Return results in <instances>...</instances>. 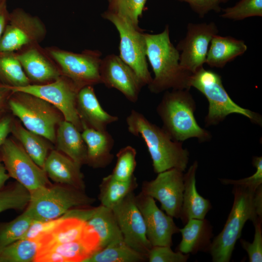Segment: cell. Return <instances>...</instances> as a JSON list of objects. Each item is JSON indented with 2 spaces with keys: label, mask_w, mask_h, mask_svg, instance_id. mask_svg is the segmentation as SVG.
Returning <instances> with one entry per match:
<instances>
[{
  "label": "cell",
  "mask_w": 262,
  "mask_h": 262,
  "mask_svg": "<svg viewBox=\"0 0 262 262\" xmlns=\"http://www.w3.org/2000/svg\"><path fill=\"white\" fill-rule=\"evenodd\" d=\"M14 123L12 116L5 114V111L0 112V147L11 133Z\"/></svg>",
  "instance_id": "obj_44"
},
{
  "label": "cell",
  "mask_w": 262,
  "mask_h": 262,
  "mask_svg": "<svg viewBox=\"0 0 262 262\" xmlns=\"http://www.w3.org/2000/svg\"><path fill=\"white\" fill-rule=\"evenodd\" d=\"M31 198L30 192L16 182L0 189V213L8 210H21L27 207Z\"/></svg>",
  "instance_id": "obj_35"
},
{
  "label": "cell",
  "mask_w": 262,
  "mask_h": 262,
  "mask_svg": "<svg viewBox=\"0 0 262 262\" xmlns=\"http://www.w3.org/2000/svg\"><path fill=\"white\" fill-rule=\"evenodd\" d=\"M134 175L130 180L123 181L115 178L111 174L104 177L99 184L98 199L100 204L112 209L127 195L137 187Z\"/></svg>",
  "instance_id": "obj_30"
},
{
  "label": "cell",
  "mask_w": 262,
  "mask_h": 262,
  "mask_svg": "<svg viewBox=\"0 0 262 262\" xmlns=\"http://www.w3.org/2000/svg\"><path fill=\"white\" fill-rule=\"evenodd\" d=\"M11 133L28 155L43 169L51 147L46 139L14 122Z\"/></svg>",
  "instance_id": "obj_29"
},
{
  "label": "cell",
  "mask_w": 262,
  "mask_h": 262,
  "mask_svg": "<svg viewBox=\"0 0 262 262\" xmlns=\"http://www.w3.org/2000/svg\"><path fill=\"white\" fill-rule=\"evenodd\" d=\"M252 164L256 168L255 172L251 176L239 180L219 179L221 183L224 185H232L243 186L253 191L262 185V157L254 156L252 159Z\"/></svg>",
  "instance_id": "obj_39"
},
{
  "label": "cell",
  "mask_w": 262,
  "mask_h": 262,
  "mask_svg": "<svg viewBox=\"0 0 262 262\" xmlns=\"http://www.w3.org/2000/svg\"><path fill=\"white\" fill-rule=\"evenodd\" d=\"M136 204L145 221L147 238L153 246H172V236L180 232L173 218L157 206L152 197L141 192L135 196Z\"/></svg>",
  "instance_id": "obj_16"
},
{
  "label": "cell",
  "mask_w": 262,
  "mask_h": 262,
  "mask_svg": "<svg viewBox=\"0 0 262 262\" xmlns=\"http://www.w3.org/2000/svg\"><path fill=\"white\" fill-rule=\"evenodd\" d=\"M81 166L62 152L51 149L45 161L43 169L48 178L55 183L85 191Z\"/></svg>",
  "instance_id": "obj_21"
},
{
  "label": "cell",
  "mask_w": 262,
  "mask_h": 262,
  "mask_svg": "<svg viewBox=\"0 0 262 262\" xmlns=\"http://www.w3.org/2000/svg\"><path fill=\"white\" fill-rule=\"evenodd\" d=\"M0 160L10 178L16 180L30 194L51 184L44 170L13 139L7 138L0 147Z\"/></svg>",
  "instance_id": "obj_10"
},
{
  "label": "cell",
  "mask_w": 262,
  "mask_h": 262,
  "mask_svg": "<svg viewBox=\"0 0 262 262\" xmlns=\"http://www.w3.org/2000/svg\"><path fill=\"white\" fill-rule=\"evenodd\" d=\"M126 123L130 133L141 137L145 141L156 173L172 168L185 171L189 152L183 147L182 142L173 140L162 128L135 110L127 117Z\"/></svg>",
  "instance_id": "obj_3"
},
{
  "label": "cell",
  "mask_w": 262,
  "mask_h": 262,
  "mask_svg": "<svg viewBox=\"0 0 262 262\" xmlns=\"http://www.w3.org/2000/svg\"><path fill=\"white\" fill-rule=\"evenodd\" d=\"M86 146V164L94 168H105L113 161L111 151L114 140L107 130L99 131L84 127L82 131Z\"/></svg>",
  "instance_id": "obj_24"
},
{
  "label": "cell",
  "mask_w": 262,
  "mask_h": 262,
  "mask_svg": "<svg viewBox=\"0 0 262 262\" xmlns=\"http://www.w3.org/2000/svg\"><path fill=\"white\" fill-rule=\"evenodd\" d=\"M198 162L195 161L184 174V191L180 218L185 224L190 219L205 218L212 208L209 200L204 198L196 188V172Z\"/></svg>",
  "instance_id": "obj_23"
},
{
  "label": "cell",
  "mask_w": 262,
  "mask_h": 262,
  "mask_svg": "<svg viewBox=\"0 0 262 262\" xmlns=\"http://www.w3.org/2000/svg\"><path fill=\"white\" fill-rule=\"evenodd\" d=\"M12 92L5 85L0 84V112L4 110L6 105L8 106V100Z\"/></svg>",
  "instance_id": "obj_46"
},
{
  "label": "cell",
  "mask_w": 262,
  "mask_h": 262,
  "mask_svg": "<svg viewBox=\"0 0 262 262\" xmlns=\"http://www.w3.org/2000/svg\"><path fill=\"white\" fill-rule=\"evenodd\" d=\"M228 0H219V1H220V3L226 2Z\"/></svg>",
  "instance_id": "obj_48"
},
{
  "label": "cell",
  "mask_w": 262,
  "mask_h": 262,
  "mask_svg": "<svg viewBox=\"0 0 262 262\" xmlns=\"http://www.w3.org/2000/svg\"><path fill=\"white\" fill-rule=\"evenodd\" d=\"M91 229L83 219L65 214L54 228L38 238V252L55 245L80 239Z\"/></svg>",
  "instance_id": "obj_22"
},
{
  "label": "cell",
  "mask_w": 262,
  "mask_h": 262,
  "mask_svg": "<svg viewBox=\"0 0 262 262\" xmlns=\"http://www.w3.org/2000/svg\"><path fill=\"white\" fill-rule=\"evenodd\" d=\"M187 3L199 17L203 18L211 11L220 12L221 8L219 0H177Z\"/></svg>",
  "instance_id": "obj_42"
},
{
  "label": "cell",
  "mask_w": 262,
  "mask_h": 262,
  "mask_svg": "<svg viewBox=\"0 0 262 262\" xmlns=\"http://www.w3.org/2000/svg\"><path fill=\"white\" fill-rule=\"evenodd\" d=\"M193 87L206 98L209 103L205 116V126L216 125L231 114L242 115L252 123L262 126V116L258 113L241 107L230 97L225 89L221 77L216 72L204 67L192 74L189 81Z\"/></svg>",
  "instance_id": "obj_5"
},
{
  "label": "cell",
  "mask_w": 262,
  "mask_h": 262,
  "mask_svg": "<svg viewBox=\"0 0 262 262\" xmlns=\"http://www.w3.org/2000/svg\"><path fill=\"white\" fill-rule=\"evenodd\" d=\"M247 49L244 40L217 34L211 41L205 63L212 67L223 68L228 63L245 53Z\"/></svg>",
  "instance_id": "obj_28"
},
{
  "label": "cell",
  "mask_w": 262,
  "mask_h": 262,
  "mask_svg": "<svg viewBox=\"0 0 262 262\" xmlns=\"http://www.w3.org/2000/svg\"><path fill=\"white\" fill-rule=\"evenodd\" d=\"M34 220L30 213L25 210L14 220L0 223V251L21 239Z\"/></svg>",
  "instance_id": "obj_34"
},
{
  "label": "cell",
  "mask_w": 262,
  "mask_h": 262,
  "mask_svg": "<svg viewBox=\"0 0 262 262\" xmlns=\"http://www.w3.org/2000/svg\"><path fill=\"white\" fill-rule=\"evenodd\" d=\"M10 178L3 164L0 160V189L2 188L6 181Z\"/></svg>",
  "instance_id": "obj_47"
},
{
  "label": "cell",
  "mask_w": 262,
  "mask_h": 262,
  "mask_svg": "<svg viewBox=\"0 0 262 262\" xmlns=\"http://www.w3.org/2000/svg\"><path fill=\"white\" fill-rule=\"evenodd\" d=\"M72 123L65 119L56 132L57 150L82 166L86 163V146L82 133Z\"/></svg>",
  "instance_id": "obj_27"
},
{
  "label": "cell",
  "mask_w": 262,
  "mask_h": 262,
  "mask_svg": "<svg viewBox=\"0 0 262 262\" xmlns=\"http://www.w3.org/2000/svg\"><path fill=\"white\" fill-rule=\"evenodd\" d=\"M262 218H259L253 224L254 237L252 243L244 239L240 240L242 247L247 253L250 262H262Z\"/></svg>",
  "instance_id": "obj_41"
},
{
  "label": "cell",
  "mask_w": 262,
  "mask_h": 262,
  "mask_svg": "<svg viewBox=\"0 0 262 262\" xmlns=\"http://www.w3.org/2000/svg\"><path fill=\"white\" fill-rule=\"evenodd\" d=\"M10 23L0 38V52H13L40 41L45 34V27L36 17L17 9L9 15Z\"/></svg>",
  "instance_id": "obj_15"
},
{
  "label": "cell",
  "mask_w": 262,
  "mask_h": 262,
  "mask_svg": "<svg viewBox=\"0 0 262 262\" xmlns=\"http://www.w3.org/2000/svg\"><path fill=\"white\" fill-rule=\"evenodd\" d=\"M218 33L214 22L188 23L185 37L176 47L180 52L181 66L191 74L203 67L211 41Z\"/></svg>",
  "instance_id": "obj_12"
},
{
  "label": "cell",
  "mask_w": 262,
  "mask_h": 262,
  "mask_svg": "<svg viewBox=\"0 0 262 262\" xmlns=\"http://www.w3.org/2000/svg\"><path fill=\"white\" fill-rule=\"evenodd\" d=\"M184 174L176 168L160 173L142 183L141 192L159 201L161 208L173 218H180L184 191Z\"/></svg>",
  "instance_id": "obj_13"
},
{
  "label": "cell",
  "mask_w": 262,
  "mask_h": 262,
  "mask_svg": "<svg viewBox=\"0 0 262 262\" xmlns=\"http://www.w3.org/2000/svg\"><path fill=\"white\" fill-rule=\"evenodd\" d=\"M9 16L5 0H2L0 2V38L4 32Z\"/></svg>",
  "instance_id": "obj_45"
},
{
  "label": "cell",
  "mask_w": 262,
  "mask_h": 262,
  "mask_svg": "<svg viewBox=\"0 0 262 262\" xmlns=\"http://www.w3.org/2000/svg\"><path fill=\"white\" fill-rule=\"evenodd\" d=\"M147 257L132 248L123 240L112 243L96 252L85 262H144Z\"/></svg>",
  "instance_id": "obj_31"
},
{
  "label": "cell",
  "mask_w": 262,
  "mask_h": 262,
  "mask_svg": "<svg viewBox=\"0 0 262 262\" xmlns=\"http://www.w3.org/2000/svg\"><path fill=\"white\" fill-rule=\"evenodd\" d=\"M99 73L101 83L121 92L131 102L138 99L145 85L132 69L119 55L111 54L101 59Z\"/></svg>",
  "instance_id": "obj_17"
},
{
  "label": "cell",
  "mask_w": 262,
  "mask_h": 262,
  "mask_svg": "<svg viewBox=\"0 0 262 262\" xmlns=\"http://www.w3.org/2000/svg\"><path fill=\"white\" fill-rule=\"evenodd\" d=\"M234 201L222 231L211 242L208 251L213 262L230 261L237 241L248 220L254 224L262 218V185L256 191L233 185Z\"/></svg>",
  "instance_id": "obj_1"
},
{
  "label": "cell",
  "mask_w": 262,
  "mask_h": 262,
  "mask_svg": "<svg viewBox=\"0 0 262 262\" xmlns=\"http://www.w3.org/2000/svg\"><path fill=\"white\" fill-rule=\"evenodd\" d=\"M72 213L85 220L96 233L99 239L100 249L112 243L123 240L111 209L100 204L96 207L88 206L76 208L72 210Z\"/></svg>",
  "instance_id": "obj_19"
},
{
  "label": "cell",
  "mask_w": 262,
  "mask_h": 262,
  "mask_svg": "<svg viewBox=\"0 0 262 262\" xmlns=\"http://www.w3.org/2000/svg\"><path fill=\"white\" fill-rule=\"evenodd\" d=\"M0 81L2 84L18 87L30 84L16 54L0 52Z\"/></svg>",
  "instance_id": "obj_32"
},
{
  "label": "cell",
  "mask_w": 262,
  "mask_h": 262,
  "mask_svg": "<svg viewBox=\"0 0 262 262\" xmlns=\"http://www.w3.org/2000/svg\"><path fill=\"white\" fill-rule=\"evenodd\" d=\"M5 86L12 92L27 93L46 100L62 113L65 120L72 123L82 131L83 127L77 110V98L80 89L65 76H61L45 83H30L18 87Z\"/></svg>",
  "instance_id": "obj_9"
},
{
  "label": "cell",
  "mask_w": 262,
  "mask_h": 262,
  "mask_svg": "<svg viewBox=\"0 0 262 262\" xmlns=\"http://www.w3.org/2000/svg\"><path fill=\"white\" fill-rule=\"evenodd\" d=\"M147 0H108L107 11L119 16L137 28Z\"/></svg>",
  "instance_id": "obj_36"
},
{
  "label": "cell",
  "mask_w": 262,
  "mask_h": 262,
  "mask_svg": "<svg viewBox=\"0 0 262 262\" xmlns=\"http://www.w3.org/2000/svg\"><path fill=\"white\" fill-rule=\"evenodd\" d=\"M30 194L26 210L36 221L58 218L72 209L91 206L96 200L85 191L57 183L42 187Z\"/></svg>",
  "instance_id": "obj_6"
},
{
  "label": "cell",
  "mask_w": 262,
  "mask_h": 262,
  "mask_svg": "<svg viewBox=\"0 0 262 262\" xmlns=\"http://www.w3.org/2000/svg\"><path fill=\"white\" fill-rule=\"evenodd\" d=\"M77 112L83 128L88 127L104 131L108 125L117 121V116L112 115L101 107L92 85L81 88L77 98Z\"/></svg>",
  "instance_id": "obj_20"
},
{
  "label": "cell",
  "mask_w": 262,
  "mask_h": 262,
  "mask_svg": "<svg viewBox=\"0 0 262 262\" xmlns=\"http://www.w3.org/2000/svg\"><path fill=\"white\" fill-rule=\"evenodd\" d=\"M223 18L241 20L253 16H262V0H240L232 7L223 9Z\"/></svg>",
  "instance_id": "obj_38"
},
{
  "label": "cell",
  "mask_w": 262,
  "mask_h": 262,
  "mask_svg": "<svg viewBox=\"0 0 262 262\" xmlns=\"http://www.w3.org/2000/svg\"><path fill=\"white\" fill-rule=\"evenodd\" d=\"M8 106L26 129L55 143L56 127L64 118L53 105L30 94L15 92L9 98Z\"/></svg>",
  "instance_id": "obj_7"
},
{
  "label": "cell",
  "mask_w": 262,
  "mask_h": 262,
  "mask_svg": "<svg viewBox=\"0 0 262 262\" xmlns=\"http://www.w3.org/2000/svg\"><path fill=\"white\" fill-rule=\"evenodd\" d=\"M146 55L154 73L147 85L151 93L159 94L169 90L190 89L192 75L180 65V52L172 43L169 26L162 32L145 33Z\"/></svg>",
  "instance_id": "obj_2"
},
{
  "label": "cell",
  "mask_w": 262,
  "mask_h": 262,
  "mask_svg": "<svg viewBox=\"0 0 262 262\" xmlns=\"http://www.w3.org/2000/svg\"><path fill=\"white\" fill-rule=\"evenodd\" d=\"M135 196L134 192L131 193L112 210L124 242L147 257L152 246L147 238L144 218L136 204Z\"/></svg>",
  "instance_id": "obj_14"
},
{
  "label": "cell",
  "mask_w": 262,
  "mask_h": 262,
  "mask_svg": "<svg viewBox=\"0 0 262 262\" xmlns=\"http://www.w3.org/2000/svg\"><path fill=\"white\" fill-rule=\"evenodd\" d=\"M102 17L112 23L119 36L121 59L135 72L144 85H148L152 77L149 71L146 55L145 33L123 18L107 11Z\"/></svg>",
  "instance_id": "obj_8"
},
{
  "label": "cell",
  "mask_w": 262,
  "mask_h": 262,
  "mask_svg": "<svg viewBox=\"0 0 262 262\" xmlns=\"http://www.w3.org/2000/svg\"><path fill=\"white\" fill-rule=\"evenodd\" d=\"M136 149L132 146L121 148L116 154V163L111 174L118 180H130L134 176L136 166Z\"/></svg>",
  "instance_id": "obj_37"
},
{
  "label": "cell",
  "mask_w": 262,
  "mask_h": 262,
  "mask_svg": "<svg viewBox=\"0 0 262 262\" xmlns=\"http://www.w3.org/2000/svg\"><path fill=\"white\" fill-rule=\"evenodd\" d=\"M49 53L60 66L63 76L79 89L85 86L101 83L99 67L102 58L99 51L86 50L76 53L51 49Z\"/></svg>",
  "instance_id": "obj_11"
},
{
  "label": "cell",
  "mask_w": 262,
  "mask_h": 262,
  "mask_svg": "<svg viewBox=\"0 0 262 262\" xmlns=\"http://www.w3.org/2000/svg\"><path fill=\"white\" fill-rule=\"evenodd\" d=\"M212 231L210 223L205 218L189 219L183 228L180 229L182 237L178 251L189 254L208 252L212 242Z\"/></svg>",
  "instance_id": "obj_25"
},
{
  "label": "cell",
  "mask_w": 262,
  "mask_h": 262,
  "mask_svg": "<svg viewBox=\"0 0 262 262\" xmlns=\"http://www.w3.org/2000/svg\"><path fill=\"white\" fill-rule=\"evenodd\" d=\"M16 57L30 81L45 83L61 76L54 66L35 48L27 49Z\"/></svg>",
  "instance_id": "obj_26"
},
{
  "label": "cell",
  "mask_w": 262,
  "mask_h": 262,
  "mask_svg": "<svg viewBox=\"0 0 262 262\" xmlns=\"http://www.w3.org/2000/svg\"><path fill=\"white\" fill-rule=\"evenodd\" d=\"M189 254H183L179 251H173L171 246H153L147 254L149 262H186Z\"/></svg>",
  "instance_id": "obj_40"
},
{
  "label": "cell",
  "mask_w": 262,
  "mask_h": 262,
  "mask_svg": "<svg viewBox=\"0 0 262 262\" xmlns=\"http://www.w3.org/2000/svg\"><path fill=\"white\" fill-rule=\"evenodd\" d=\"M100 249L99 238L92 229L80 239L55 245L39 252L34 262H85Z\"/></svg>",
  "instance_id": "obj_18"
},
{
  "label": "cell",
  "mask_w": 262,
  "mask_h": 262,
  "mask_svg": "<svg viewBox=\"0 0 262 262\" xmlns=\"http://www.w3.org/2000/svg\"><path fill=\"white\" fill-rule=\"evenodd\" d=\"M62 216L51 220H34L21 239H36L49 231L61 220Z\"/></svg>",
  "instance_id": "obj_43"
},
{
  "label": "cell",
  "mask_w": 262,
  "mask_h": 262,
  "mask_svg": "<svg viewBox=\"0 0 262 262\" xmlns=\"http://www.w3.org/2000/svg\"><path fill=\"white\" fill-rule=\"evenodd\" d=\"M195 100L190 89L164 92L156 108L164 130L175 141L183 142L196 138L200 142L212 138L211 132L201 127L195 116Z\"/></svg>",
  "instance_id": "obj_4"
},
{
  "label": "cell",
  "mask_w": 262,
  "mask_h": 262,
  "mask_svg": "<svg viewBox=\"0 0 262 262\" xmlns=\"http://www.w3.org/2000/svg\"><path fill=\"white\" fill-rule=\"evenodd\" d=\"M39 248L38 239H20L0 251V262H34Z\"/></svg>",
  "instance_id": "obj_33"
}]
</instances>
